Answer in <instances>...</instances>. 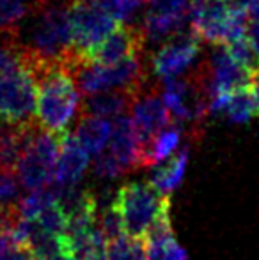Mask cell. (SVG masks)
I'll return each mask as SVG.
<instances>
[{
  "label": "cell",
  "mask_w": 259,
  "mask_h": 260,
  "mask_svg": "<svg viewBox=\"0 0 259 260\" xmlns=\"http://www.w3.org/2000/svg\"><path fill=\"white\" fill-rule=\"evenodd\" d=\"M107 147L108 152L121 165L125 174L142 167V145L130 117L126 115L116 117V122L112 124V135Z\"/></svg>",
  "instance_id": "7c38bea8"
},
{
  "label": "cell",
  "mask_w": 259,
  "mask_h": 260,
  "mask_svg": "<svg viewBox=\"0 0 259 260\" xmlns=\"http://www.w3.org/2000/svg\"><path fill=\"white\" fill-rule=\"evenodd\" d=\"M36 75L31 53L16 34H0V120L36 122Z\"/></svg>",
  "instance_id": "6da1fadb"
},
{
  "label": "cell",
  "mask_w": 259,
  "mask_h": 260,
  "mask_svg": "<svg viewBox=\"0 0 259 260\" xmlns=\"http://www.w3.org/2000/svg\"><path fill=\"white\" fill-rule=\"evenodd\" d=\"M200 50L199 38L194 30L185 34L178 32L170 39H167L165 45H162L155 53L151 55L153 75L162 80H170L181 76L197 58Z\"/></svg>",
  "instance_id": "9c48e42d"
},
{
  "label": "cell",
  "mask_w": 259,
  "mask_h": 260,
  "mask_svg": "<svg viewBox=\"0 0 259 260\" xmlns=\"http://www.w3.org/2000/svg\"><path fill=\"white\" fill-rule=\"evenodd\" d=\"M130 119L140 140L142 156H144L146 147L158 135V131H162L167 124L172 122L169 110L163 103V98L160 96L156 85H151L149 82H144L135 89L133 101L130 106Z\"/></svg>",
  "instance_id": "ba28073f"
},
{
  "label": "cell",
  "mask_w": 259,
  "mask_h": 260,
  "mask_svg": "<svg viewBox=\"0 0 259 260\" xmlns=\"http://www.w3.org/2000/svg\"><path fill=\"white\" fill-rule=\"evenodd\" d=\"M14 218H16V212L0 211V250L6 248L9 243H13V239H11V229H13Z\"/></svg>",
  "instance_id": "603a6c76"
},
{
  "label": "cell",
  "mask_w": 259,
  "mask_h": 260,
  "mask_svg": "<svg viewBox=\"0 0 259 260\" xmlns=\"http://www.w3.org/2000/svg\"><path fill=\"white\" fill-rule=\"evenodd\" d=\"M105 260H148L144 241L126 234L114 241H108L105 248Z\"/></svg>",
  "instance_id": "ffe728a7"
},
{
  "label": "cell",
  "mask_w": 259,
  "mask_h": 260,
  "mask_svg": "<svg viewBox=\"0 0 259 260\" xmlns=\"http://www.w3.org/2000/svg\"><path fill=\"white\" fill-rule=\"evenodd\" d=\"M61 135L50 133L34 122L28 127L21 154L16 161L18 177L27 191L46 189L55 177Z\"/></svg>",
  "instance_id": "277c9868"
},
{
  "label": "cell",
  "mask_w": 259,
  "mask_h": 260,
  "mask_svg": "<svg viewBox=\"0 0 259 260\" xmlns=\"http://www.w3.org/2000/svg\"><path fill=\"white\" fill-rule=\"evenodd\" d=\"M93 174L98 179H114L119 177L121 174H125V170H123L121 165L118 163V159L107 149V151H101L100 154H96V159H94L93 165Z\"/></svg>",
  "instance_id": "44dd1931"
},
{
  "label": "cell",
  "mask_w": 259,
  "mask_h": 260,
  "mask_svg": "<svg viewBox=\"0 0 259 260\" xmlns=\"http://www.w3.org/2000/svg\"><path fill=\"white\" fill-rule=\"evenodd\" d=\"M247 23V11H233L225 0H204L192 6L190 11L194 34L215 46L245 38Z\"/></svg>",
  "instance_id": "5b68a950"
},
{
  "label": "cell",
  "mask_w": 259,
  "mask_h": 260,
  "mask_svg": "<svg viewBox=\"0 0 259 260\" xmlns=\"http://www.w3.org/2000/svg\"><path fill=\"white\" fill-rule=\"evenodd\" d=\"M181 138H183V126L178 122L167 124L162 131H158V135L153 138L151 144L146 147L144 156H142V165L155 167L160 161L170 157L180 147Z\"/></svg>",
  "instance_id": "9a60e30c"
},
{
  "label": "cell",
  "mask_w": 259,
  "mask_h": 260,
  "mask_svg": "<svg viewBox=\"0 0 259 260\" xmlns=\"http://www.w3.org/2000/svg\"><path fill=\"white\" fill-rule=\"evenodd\" d=\"M87 168H89V152L82 147L71 131H66L61 135L53 182L59 188H73L83 179Z\"/></svg>",
  "instance_id": "8fae6325"
},
{
  "label": "cell",
  "mask_w": 259,
  "mask_h": 260,
  "mask_svg": "<svg viewBox=\"0 0 259 260\" xmlns=\"http://www.w3.org/2000/svg\"><path fill=\"white\" fill-rule=\"evenodd\" d=\"M187 163H188V149H183L181 152H176L174 156L167 157V159L160 161L158 165H155V170H153L149 181L162 193L170 195L180 186V182L183 181Z\"/></svg>",
  "instance_id": "2e32d148"
},
{
  "label": "cell",
  "mask_w": 259,
  "mask_h": 260,
  "mask_svg": "<svg viewBox=\"0 0 259 260\" xmlns=\"http://www.w3.org/2000/svg\"><path fill=\"white\" fill-rule=\"evenodd\" d=\"M69 20H71L73 46L82 58L119 25V21L112 14L87 0H71Z\"/></svg>",
  "instance_id": "52a82bcc"
},
{
  "label": "cell",
  "mask_w": 259,
  "mask_h": 260,
  "mask_svg": "<svg viewBox=\"0 0 259 260\" xmlns=\"http://www.w3.org/2000/svg\"><path fill=\"white\" fill-rule=\"evenodd\" d=\"M23 189L14 168H0V211L16 212L23 199Z\"/></svg>",
  "instance_id": "d6986e66"
},
{
  "label": "cell",
  "mask_w": 259,
  "mask_h": 260,
  "mask_svg": "<svg viewBox=\"0 0 259 260\" xmlns=\"http://www.w3.org/2000/svg\"><path fill=\"white\" fill-rule=\"evenodd\" d=\"M114 206L123 219L125 234L144 239L148 230L160 218L170 214V199L151 184V181L126 182L114 195Z\"/></svg>",
  "instance_id": "3957f363"
},
{
  "label": "cell",
  "mask_w": 259,
  "mask_h": 260,
  "mask_svg": "<svg viewBox=\"0 0 259 260\" xmlns=\"http://www.w3.org/2000/svg\"><path fill=\"white\" fill-rule=\"evenodd\" d=\"M200 83L206 87L210 100L218 94L233 92L240 87H247L252 82V73L242 66L225 48V45H217L210 57L194 69Z\"/></svg>",
  "instance_id": "8992f818"
},
{
  "label": "cell",
  "mask_w": 259,
  "mask_h": 260,
  "mask_svg": "<svg viewBox=\"0 0 259 260\" xmlns=\"http://www.w3.org/2000/svg\"><path fill=\"white\" fill-rule=\"evenodd\" d=\"M135 89H108L87 94L85 100L80 103V113L103 117V119H116L119 115H126L133 101Z\"/></svg>",
  "instance_id": "4fadbf2b"
},
{
  "label": "cell",
  "mask_w": 259,
  "mask_h": 260,
  "mask_svg": "<svg viewBox=\"0 0 259 260\" xmlns=\"http://www.w3.org/2000/svg\"><path fill=\"white\" fill-rule=\"evenodd\" d=\"M200 2H204V0H190L192 6H195V4H200Z\"/></svg>",
  "instance_id": "83f0119b"
},
{
  "label": "cell",
  "mask_w": 259,
  "mask_h": 260,
  "mask_svg": "<svg viewBox=\"0 0 259 260\" xmlns=\"http://www.w3.org/2000/svg\"><path fill=\"white\" fill-rule=\"evenodd\" d=\"M0 260H38V257L27 244L9 243L0 250Z\"/></svg>",
  "instance_id": "7402d4cb"
},
{
  "label": "cell",
  "mask_w": 259,
  "mask_h": 260,
  "mask_svg": "<svg viewBox=\"0 0 259 260\" xmlns=\"http://www.w3.org/2000/svg\"><path fill=\"white\" fill-rule=\"evenodd\" d=\"M148 260H187V251L180 246L174 232L144 239Z\"/></svg>",
  "instance_id": "ac0fdd59"
},
{
  "label": "cell",
  "mask_w": 259,
  "mask_h": 260,
  "mask_svg": "<svg viewBox=\"0 0 259 260\" xmlns=\"http://www.w3.org/2000/svg\"><path fill=\"white\" fill-rule=\"evenodd\" d=\"M247 16L250 21H259V0H250L247 7Z\"/></svg>",
  "instance_id": "d4e9b609"
},
{
  "label": "cell",
  "mask_w": 259,
  "mask_h": 260,
  "mask_svg": "<svg viewBox=\"0 0 259 260\" xmlns=\"http://www.w3.org/2000/svg\"><path fill=\"white\" fill-rule=\"evenodd\" d=\"M245 38L250 43L252 50L256 52L259 57V21H250L247 23V30H245Z\"/></svg>",
  "instance_id": "cb8c5ba5"
},
{
  "label": "cell",
  "mask_w": 259,
  "mask_h": 260,
  "mask_svg": "<svg viewBox=\"0 0 259 260\" xmlns=\"http://www.w3.org/2000/svg\"><path fill=\"white\" fill-rule=\"evenodd\" d=\"M250 89H252V92L256 94L257 101H259V71H256L252 75V82H250Z\"/></svg>",
  "instance_id": "4316f807"
},
{
  "label": "cell",
  "mask_w": 259,
  "mask_h": 260,
  "mask_svg": "<svg viewBox=\"0 0 259 260\" xmlns=\"http://www.w3.org/2000/svg\"><path fill=\"white\" fill-rule=\"evenodd\" d=\"M146 38L144 32L137 25L119 23L101 43H98L89 53L85 55V60L96 62V64L110 66L119 60L131 57L135 53L144 52Z\"/></svg>",
  "instance_id": "30bf717a"
},
{
  "label": "cell",
  "mask_w": 259,
  "mask_h": 260,
  "mask_svg": "<svg viewBox=\"0 0 259 260\" xmlns=\"http://www.w3.org/2000/svg\"><path fill=\"white\" fill-rule=\"evenodd\" d=\"M225 4H227L233 11H247L250 0H225Z\"/></svg>",
  "instance_id": "484cf974"
},
{
  "label": "cell",
  "mask_w": 259,
  "mask_h": 260,
  "mask_svg": "<svg viewBox=\"0 0 259 260\" xmlns=\"http://www.w3.org/2000/svg\"><path fill=\"white\" fill-rule=\"evenodd\" d=\"M73 135L89 154L96 156L107 149L112 135V122L108 119H103V117L80 113V119L76 122Z\"/></svg>",
  "instance_id": "5bb4252c"
},
{
  "label": "cell",
  "mask_w": 259,
  "mask_h": 260,
  "mask_svg": "<svg viewBox=\"0 0 259 260\" xmlns=\"http://www.w3.org/2000/svg\"><path fill=\"white\" fill-rule=\"evenodd\" d=\"M32 57V55H31ZM34 60L36 122L50 133L63 135L80 113L78 85L68 62Z\"/></svg>",
  "instance_id": "7a4b0ae2"
},
{
  "label": "cell",
  "mask_w": 259,
  "mask_h": 260,
  "mask_svg": "<svg viewBox=\"0 0 259 260\" xmlns=\"http://www.w3.org/2000/svg\"><path fill=\"white\" fill-rule=\"evenodd\" d=\"M34 124V122H32ZM32 124H9L0 120V168H14Z\"/></svg>",
  "instance_id": "e0dca14e"
}]
</instances>
